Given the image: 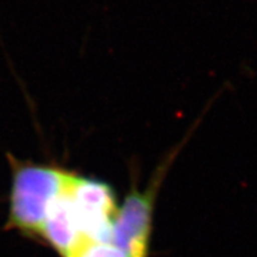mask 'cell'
<instances>
[{
  "mask_svg": "<svg viewBox=\"0 0 257 257\" xmlns=\"http://www.w3.org/2000/svg\"><path fill=\"white\" fill-rule=\"evenodd\" d=\"M67 182L63 191L50 202L40 233V238L46 240L62 257H69L85 242L67 191Z\"/></svg>",
  "mask_w": 257,
  "mask_h": 257,
  "instance_id": "cell-4",
  "label": "cell"
},
{
  "mask_svg": "<svg viewBox=\"0 0 257 257\" xmlns=\"http://www.w3.org/2000/svg\"><path fill=\"white\" fill-rule=\"evenodd\" d=\"M67 191L83 240L111 243L112 225L118 211L111 186L69 172Z\"/></svg>",
  "mask_w": 257,
  "mask_h": 257,
  "instance_id": "cell-2",
  "label": "cell"
},
{
  "mask_svg": "<svg viewBox=\"0 0 257 257\" xmlns=\"http://www.w3.org/2000/svg\"><path fill=\"white\" fill-rule=\"evenodd\" d=\"M69 257H127L112 243L85 240Z\"/></svg>",
  "mask_w": 257,
  "mask_h": 257,
  "instance_id": "cell-5",
  "label": "cell"
},
{
  "mask_svg": "<svg viewBox=\"0 0 257 257\" xmlns=\"http://www.w3.org/2000/svg\"><path fill=\"white\" fill-rule=\"evenodd\" d=\"M11 167L6 229L38 237L50 202L64 189L69 172L56 166L35 163L9 155Z\"/></svg>",
  "mask_w": 257,
  "mask_h": 257,
  "instance_id": "cell-1",
  "label": "cell"
},
{
  "mask_svg": "<svg viewBox=\"0 0 257 257\" xmlns=\"http://www.w3.org/2000/svg\"><path fill=\"white\" fill-rule=\"evenodd\" d=\"M155 192V187L146 192L133 188L118 208L112 225L111 243L127 257H148Z\"/></svg>",
  "mask_w": 257,
  "mask_h": 257,
  "instance_id": "cell-3",
  "label": "cell"
}]
</instances>
